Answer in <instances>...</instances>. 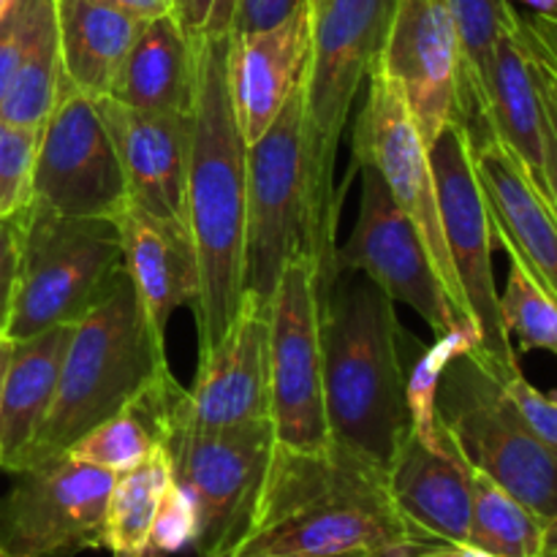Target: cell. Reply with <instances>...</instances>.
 <instances>
[{
	"label": "cell",
	"instance_id": "12",
	"mask_svg": "<svg viewBox=\"0 0 557 557\" xmlns=\"http://www.w3.org/2000/svg\"><path fill=\"white\" fill-rule=\"evenodd\" d=\"M359 163H368L381 174L395 205L417 226L449 299L460 310L462 319L471 321L455 267H451L449 248H446L444 226H441L438 190H435L430 150L413 123L400 87L381 65L370 74L368 101L359 109L357 128H354L351 166H359Z\"/></svg>",
	"mask_w": 557,
	"mask_h": 557
},
{
	"label": "cell",
	"instance_id": "23",
	"mask_svg": "<svg viewBox=\"0 0 557 557\" xmlns=\"http://www.w3.org/2000/svg\"><path fill=\"white\" fill-rule=\"evenodd\" d=\"M490 128L544 190V107L531 54L520 38L517 9L509 0L506 22L495 41L490 74Z\"/></svg>",
	"mask_w": 557,
	"mask_h": 557
},
{
	"label": "cell",
	"instance_id": "43",
	"mask_svg": "<svg viewBox=\"0 0 557 557\" xmlns=\"http://www.w3.org/2000/svg\"><path fill=\"white\" fill-rule=\"evenodd\" d=\"M419 557H493V555L482 553V549L471 547V544H466V547H446V544H441V547L422 549Z\"/></svg>",
	"mask_w": 557,
	"mask_h": 557
},
{
	"label": "cell",
	"instance_id": "9",
	"mask_svg": "<svg viewBox=\"0 0 557 557\" xmlns=\"http://www.w3.org/2000/svg\"><path fill=\"white\" fill-rule=\"evenodd\" d=\"M430 163L438 190L441 226L451 267L471 321L482 335V357L500 381L520 370L517 348L500 319V294L493 272V221L482 183L473 169L471 139L462 123L449 125L430 145Z\"/></svg>",
	"mask_w": 557,
	"mask_h": 557
},
{
	"label": "cell",
	"instance_id": "30",
	"mask_svg": "<svg viewBox=\"0 0 557 557\" xmlns=\"http://www.w3.org/2000/svg\"><path fill=\"white\" fill-rule=\"evenodd\" d=\"M468 351H482V335L473 324H460L455 330L435 335L433 346L422 351V357L413 362L411 373L406 375V403L408 417H411V433L419 435L428 444H441L438 428V384L444 370L457 357Z\"/></svg>",
	"mask_w": 557,
	"mask_h": 557
},
{
	"label": "cell",
	"instance_id": "15",
	"mask_svg": "<svg viewBox=\"0 0 557 557\" xmlns=\"http://www.w3.org/2000/svg\"><path fill=\"white\" fill-rule=\"evenodd\" d=\"M30 205L69 218H117L125 177L98 103L74 87L38 131Z\"/></svg>",
	"mask_w": 557,
	"mask_h": 557
},
{
	"label": "cell",
	"instance_id": "17",
	"mask_svg": "<svg viewBox=\"0 0 557 557\" xmlns=\"http://www.w3.org/2000/svg\"><path fill=\"white\" fill-rule=\"evenodd\" d=\"M381 69L400 87L428 150L466 120L462 49L449 0H397Z\"/></svg>",
	"mask_w": 557,
	"mask_h": 557
},
{
	"label": "cell",
	"instance_id": "50",
	"mask_svg": "<svg viewBox=\"0 0 557 557\" xmlns=\"http://www.w3.org/2000/svg\"><path fill=\"white\" fill-rule=\"evenodd\" d=\"M542 557H557V549H553V553H544Z\"/></svg>",
	"mask_w": 557,
	"mask_h": 557
},
{
	"label": "cell",
	"instance_id": "39",
	"mask_svg": "<svg viewBox=\"0 0 557 557\" xmlns=\"http://www.w3.org/2000/svg\"><path fill=\"white\" fill-rule=\"evenodd\" d=\"M517 27H520L528 52L557 74V14H539V11L522 14V11H517Z\"/></svg>",
	"mask_w": 557,
	"mask_h": 557
},
{
	"label": "cell",
	"instance_id": "10",
	"mask_svg": "<svg viewBox=\"0 0 557 557\" xmlns=\"http://www.w3.org/2000/svg\"><path fill=\"white\" fill-rule=\"evenodd\" d=\"M267 313V384L275 438L288 449H321L330 444V428L324 408L319 272L308 253L288 261Z\"/></svg>",
	"mask_w": 557,
	"mask_h": 557
},
{
	"label": "cell",
	"instance_id": "49",
	"mask_svg": "<svg viewBox=\"0 0 557 557\" xmlns=\"http://www.w3.org/2000/svg\"><path fill=\"white\" fill-rule=\"evenodd\" d=\"M5 337V324H0V341H3Z\"/></svg>",
	"mask_w": 557,
	"mask_h": 557
},
{
	"label": "cell",
	"instance_id": "14",
	"mask_svg": "<svg viewBox=\"0 0 557 557\" xmlns=\"http://www.w3.org/2000/svg\"><path fill=\"white\" fill-rule=\"evenodd\" d=\"M270 419L207 433L169 430L161 438L172 476L199 511L196 555L221 557L237 536L275 449Z\"/></svg>",
	"mask_w": 557,
	"mask_h": 557
},
{
	"label": "cell",
	"instance_id": "5",
	"mask_svg": "<svg viewBox=\"0 0 557 557\" xmlns=\"http://www.w3.org/2000/svg\"><path fill=\"white\" fill-rule=\"evenodd\" d=\"M166 370V335L150 324L123 267L71 330L47 417L9 473L65 455L79 435L139 400Z\"/></svg>",
	"mask_w": 557,
	"mask_h": 557
},
{
	"label": "cell",
	"instance_id": "19",
	"mask_svg": "<svg viewBox=\"0 0 557 557\" xmlns=\"http://www.w3.org/2000/svg\"><path fill=\"white\" fill-rule=\"evenodd\" d=\"M468 139L495 243L557 299V218L547 194L493 128L468 131Z\"/></svg>",
	"mask_w": 557,
	"mask_h": 557
},
{
	"label": "cell",
	"instance_id": "27",
	"mask_svg": "<svg viewBox=\"0 0 557 557\" xmlns=\"http://www.w3.org/2000/svg\"><path fill=\"white\" fill-rule=\"evenodd\" d=\"M172 484V460L163 444L145 462L114 476L103 517V547L112 557H147L163 493Z\"/></svg>",
	"mask_w": 557,
	"mask_h": 557
},
{
	"label": "cell",
	"instance_id": "42",
	"mask_svg": "<svg viewBox=\"0 0 557 557\" xmlns=\"http://www.w3.org/2000/svg\"><path fill=\"white\" fill-rule=\"evenodd\" d=\"M528 54H531V52H528ZM531 63H533V74H536V82H539V90L544 92V98H547L549 107H553V112L557 114V74H555V71H549L547 65L542 63V60L533 58V54H531Z\"/></svg>",
	"mask_w": 557,
	"mask_h": 557
},
{
	"label": "cell",
	"instance_id": "26",
	"mask_svg": "<svg viewBox=\"0 0 557 557\" xmlns=\"http://www.w3.org/2000/svg\"><path fill=\"white\" fill-rule=\"evenodd\" d=\"M74 324L11 341L9 368L0 389V468L11 471L30 446L58 389L60 368Z\"/></svg>",
	"mask_w": 557,
	"mask_h": 557
},
{
	"label": "cell",
	"instance_id": "37",
	"mask_svg": "<svg viewBox=\"0 0 557 557\" xmlns=\"http://www.w3.org/2000/svg\"><path fill=\"white\" fill-rule=\"evenodd\" d=\"M305 9H310V0H237L232 16V36L272 30Z\"/></svg>",
	"mask_w": 557,
	"mask_h": 557
},
{
	"label": "cell",
	"instance_id": "3",
	"mask_svg": "<svg viewBox=\"0 0 557 557\" xmlns=\"http://www.w3.org/2000/svg\"><path fill=\"white\" fill-rule=\"evenodd\" d=\"M397 0H310V58L302 85V166L308 185L310 259L319 299L335 283L343 196L335 163L354 101L381 65Z\"/></svg>",
	"mask_w": 557,
	"mask_h": 557
},
{
	"label": "cell",
	"instance_id": "7",
	"mask_svg": "<svg viewBox=\"0 0 557 557\" xmlns=\"http://www.w3.org/2000/svg\"><path fill=\"white\" fill-rule=\"evenodd\" d=\"M123 270V243L112 218H69L30 205L5 337L27 341L76 324Z\"/></svg>",
	"mask_w": 557,
	"mask_h": 557
},
{
	"label": "cell",
	"instance_id": "22",
	"mask_svg": "<svg viewBox=\"0 0 557 557\" xmlns=\"http://www.w3.org/2000/svg\"><path fill=\"white\" fill-rule=\"evenodd\" d=\"M123 243V267L134 283L147 319L161 335L172 315L196 308L199 267L190 234L174 228L125 201L114 218Z\"/></svg>",
	"mask_w": 557,
	"mask_h": 557
},
{
	"label": "cell",
	"instance_id": "6",
	"mask_svg": "<svg viewBox=\"0 0 557 557\" xmlns=\"http://www.w3.org/2000/svg\"><path fill=\"white\" fill-rule=\"evenodd\" d=\"M438 424L466 462L487 473L547 525L557 515V451L525 424L482 351H468L444 370Z\"/></svg>",
	"mask_w": 557,
	"mask_h": 557
},
{
	"label": "cell",
	"instance_id": "45",
	"mask_svg": "<svg viewBox=\"0 0 557 557\" xmlns=\"http://www.w3.org/2000/svg\"><path fill=\"white\" fill-rule=\"evenodd\" d=\"M557 549V515L547 522V531H544V553H553Z\"/></svg>",
	"mask_w": 557,
	"mask_h": 557
},
{
	"label": "cell",
	"instance_id": "24",
	"mask_svg": "<svg viewBox=\"0 0 557 557\" xmlns=\"http://www.w3.org/2000/svg\"><path fill=\"white\" fill-rule=\"evenodd\" d=\"M145 20L96 0H58L60 60L69 85L101 101L134 47Z\"/></svg>",
	"mask_w": 557,
	"mask_h": 557
},
{
	"label": "cell",
	"instance_id": "16",
	"mask_svg": "<svg viewBox=\"0 0 557 557\" xmlns=\"http://www.w3.org/2000/svg\"><path fill=\"white\" fill-rule=\"evenodd\" d=\"M267 341L270 313L259 299L243 294L226 335L210 351L199 354V368L190 389L183 386L169 406L161 438L169 430L207 433L270 419Z\"/></svg>",
	"mask_w": 557,
	"mask_h": 557
},
{
	"label": "cell",
	"instance_id": "36",
	"mask_svg": "<svg viewBox=\"0 0 557 557\" xmlns=\"http://www.w3.org/2000/svg\"><path fill=\"white\" fill-rule=\"evenodd\" d=\"M237 0H169V14L190 41L207 36H232V16Z\"/></svg>",
	"mask_w": 557,
	"mask_h": 557
},
{
	"label": "cell",
	"instance_id": "20",
	"mask_svg": "<svg viewBox=\"0 0 557 557\" xmlns=\"http://www.w3.org/2000/svg\"><path fill=\"white\" fill-rule=\"evenodd\" d=\"M441 428V424H438ZM403 520L430 547H466L471 533V466L441 428V444L408 433L386 466Z\"/></svg>",
	"mask_w": 557,
	"mask_h": 557
},
{
	"label": "cell",
	"instance_id": "46",
	"mask_svg": "<svg viewBox=\"0 0 557 557\" xmlns=\"http://www.w3.org/2000/svg\"><path fill=\"white\" fill-rule=\"evenodd\" d=\"M9 357H11V341L9 337H3V341H0V389H3V375H5V368H9Z\"/></svg>",
	"mask_w": 557,
	"mask_h": 557
},
{
	"label": "cell",
	"instance_id": "33",
	"mask_svg": "<svg viewBox=\"0 0 557 557\" xmlns=\"http://www.w3.org/2000/svg\"><path fill=\"white\" fill-rule=\"evenodd\" d=\"M196 539H199V511H196L190 495L172 476V484L166 487L161 506H158L147 557H161L180 553L185 547H196Z\"/></svg>",
	"mask_w": 557,
	"mask_h": 557
},
{
	"label": "cell",
	"instance_id": "38",
	"mask_svg": "<svg viewBox=\"0 0 557 557\" xmlns=\"http://www.w3.org/2000/svg\"><path fill=\"white\" fill-rule=\"evenodd\" d=\"M22 228H25V210L16 215L0 218V324H5L16 286L22 253Z\"/></svg>",
	"mask_w": 557,
	"mask_h": 557
},
{
	"label": "cell",
	"instance_id": "8",
	"mask_svg": "<svg viewBox=\"0 0 557 557\" xmlns=\"http://www.w3.org/2000/svg\"><path fill=\"white\" fill-rule=\"evenodd\" d=\"M308 250L310 215L302 166V92L297 90L267 134L248 145L243 294H250L270 308L286 264Z\"/></svg>",
	"mask_w": 557,
	"mask_h": 557
},
{
	"label": "cell",
	"instance_id": "35",
	"mask_svg": "<svg viewBox=\"0 0 557 557\" xmlns=\"http://www.w3.org/2000/svg\"><path fill=\"white\" fill-rule=\"evenodd\" d=\"M500 384H504V392L515 403L528 428L557 451V392H539L522 375V370H517L515 375L504 379Z\"/></svg>",
	"mask_w": 557,
	"mask_h": 557
},
{
	"label": "cell",
	"instance_id": "48",
	"mask_svg": "<svg viewBox=\"0 0 557 557\" xmlns=\"http://www.w3.org/2000/svg\"><path fill=\"white\" fill-rule=\"evenodd\" d=\"M9 3H11V0H0V16H3V11L9 9Z\"/></svg>",
	"mask_w": 557,
	"mask_h": 557
},
{
	"label": "cell",
	"instance_id": "4",
	"mask_svg": "<svg viewBox=\"0 0 557 557\" xmlns=\"http://www.w3.org/2000/svg\"><path fill=\"white\" fill-rule=\"evenodd\" d=\"M395 302L362 272L341 275L321 299V357L330 441L389 466L411 433Z\"/></svg>",
	"mask_w": 557,
	"mask_h": 557
},
{
	"label": "cell",
	"instance_id": "2",
	"mask_svg": "<svg viewBox=\"0 0 557 557\" xmlns=\"http://www.w3.org/2000/svg\"><path fill=\"white\" fill-rule=\"evenodd\" d=\"M196 44V92L190 103L188 228L199 267L196 332L210 351L237 315L245 272L248 141L239 131L228 87L232 36Z\"/></svg>",
	"mask_w": 557,
	"mask_h": 557
},
{
	"label": "cell",
	"instance_id": "18",
	"mask_svg": "<svg viewBox=\"0 0 557 557\" xmlns=\"http://www.w3.org/2000/svg\"><path fill=\"white\" fill-rule=\"evenodd\" d=\"M98 112L117 147L125 201L174 228H188L190 112H145L101 98Z\"/></svg>",
	"mask_w": 557,
	"mask_h": 557
},
{
	"label": "cell",
	"instance_id": "21",
	"mask_svg": "<svg viewBox=\"0 0 557 557\" xmlns=\"http://www.w3.org/2000/svg\"><path fill=\"white\" fill-rule=\"evenodd\" d=\"M310 58V9L272 30L232 36L228 87L245 141L267 134L302 85Z\"/></svg>",
	"mask_w": 557,
	"mask_h": 557
},
{
	"label": "cell",
	"instance_id": "47",
	"mask_svg": "<svg viewBox=\"0 0 557 557\" xmlns=\"http://www.w3.org/2000/svg\"><path fill=\"white\" fill-rule=\"evenodd\" d=\"M419 553H422L419 547H397L392 549V553H386L384 557H419Z\"/></svg>",
	"mask_w": 557,
	"mask_h": 557
},
{
	"label": "cell",
	"instance_id": "29",
	"mask_svg": "<svg viewBox=\"0 0 557 557\" xmlns=\"http://www.w3.org/2000/svg\"><path fill=\"white\" fill-rule=\"evenodd\" d=\"M471 547L493 557L544 555L547 525L525 504L476 468H471Z\"/></svg>",
	"mask_w": 557,
	"mask_h": 557
},
{
	"label": "cell",
	"instance_id": "25",
	"mask_svg": "<svg viewBox=\"0 0 557 557\" xmlns=\"http://www.w3.org/2000/svg\"><path fill=\"white\" fill-rule=\"evenodd\" d=\"M196 92V44L172 14L145 20L109 98L145 112H190Z\"/></svg>",
	"mask_w": 557,
	"mask_h": 557
},
{
	"label": "cell",
	"instance_id": "28",
	"mask_svg": "<svg viewBox=\"0 0 557 557\" xmlns=\"http://www.w3.org/2000/svg\"><path fill=\"white\" fill-rule=\"evenodd\" d=\"M63 60H60V36H58V0L41 11L33 30L30 44L25 49L20 69L0 101V120L22 128L41 131L47 117L52 114L54 103L69 90Z\"/></svg>",
	"mask_w": 557,
	"mask_h": 557
},
{
	"label": "cell",
	"instance_id": "34",
	"mask_svg": "<svg viewBox=\"0 0 557 557\" xmlns=\"http://www.w3.org/2000/svg\"><path fill=\"white\" fill-rule=\"evenodd\" d=\"M49 3L52 0H11L9 9L0 16V101L25 58L38 16Z\"/></svg>",
	"mask_w": 557,
	"mask_h": 557
},
{
	"label": "cell",
	"instance_id": "1",
	"mask_svg": "<svg viewBox=\"0 0 557 557\" xmlns=\"http://www.w3.org/2000/svg\"><path fill=\"white\" fill-rule=\"evenodd\" d=\"M430 544L397 511L386 468L330 441L288 449L275 441L237 536L221 557H384Z\"/></svg>",
	"mask_w": 557,
	"mask_h": 557
},
{
	"label": "cell",
	"instance_id": "31",
	"mask_svg": "<svg viewBox=\"0 0 557 557\" xmlns=\"http://www.w3.org/2000/svg\"><path fill=\"white\" fill-rule=\"evenodd\" d=\"M500 319L520 351H547L557 357V299L509 256V277L500 294Z\"/></svg>",
	"mask_w": 557,
	"mask_h": 557
},
{
	"label": "cell",
	"instance_id": "40",
	"mask_svg": "<svg viewBox=\"0 0 557 557\" xmlns=\"http://www.w3.org/2000/svg\"><path fill=\"white\" fill-rule=\"evenodd\" d=\"M539 96H542L544 107V194H547L557 218V114L542 90H539Z\"/></svg>",
	"mask_w": 557,
	"mask_h": 557
},
{
	"label": "cell",
	"instance_id": "41",
	"mask_svg": "<svg viewBox=\"0 0 557 557\" xmlns=\"http://www.w3.org/2000/svg\"><path fill=\"white\" fill-rule=\"evenodd\" d=\"M96 3L117 5V9L131 11V14L141 16V20H152V16L169 14V0H96Z\"/></svg>",
	"mask_w": 557,
	"mask_h": 557
},
{
	"label": "cell",
	"instance_id": "44",
	"mask_svg": "<svg viewBox=\"0 0 557 557\" xmlns=\"http://www.w3.org/2000/svg\"><path fill=\"white\" fill-rule=\"evenodd\" d=\"M517 3L528 5V9L539 11V14H557V0H517Z\"/></svg>",
	"mask_w": 557,
	"mask_h": 557
},
{
	"label": "cell",
	"instance_id": "11",
	"mask_svg": "<svg viewBox=\"0 0 557 557\" xmlns=\"http://www.w3.org/2000/svg\"><path fill=\"white\" fill-rule=\"evenodd\" d=\"M0 498V549L11 557H76L103 547L114 473L69 455L11 473Z\"/></svg>",
	"mask_w": 557,
	"mask_h": 557
},
{
	"label": "cell",
	"instance_id": "52",
	"mask_svg": "<svg viewBox=\"0 0 557 557\" xmlns=\"http://www.w3.org/2000/svg\"><path fill=\"white\" fill-rule=\"evenodd\" d=\"M0 557H11L9 553H3V549H0Z\"/></svg>",
	"mask_w": 557,
	"mask_h": 557
},
{
	"label": "cell",
	"instance_id": "32",
	"mask_svg": "<svg viewBox=\"0 0 557 557\" xmlns=\"http://www.w3.org/2000/svg\"><path fill=\"white\" fill-rule=\"evenodd\" d=\"M36 147L38 131L0 120V218L30 207Z\"/></svg>",
	"mask_w": 557,
	"mask_h": 557
},
{
	"label": "cell",
	"instance_id": "13",
	"mask_svg": "<svg viewBox=\"0 0 557 557\" xmlns=\"http://www.w3.org/2000/svg\"><path fill=\"white\" fill-rule=\"evenodd\" d=\"M351 172L362 177V194L357 223L335 250V277L362 272L392 302L408 305L435 335L473 324L449 299L417 226L395 205L381 174L368 163L351 166Z\"/></svg>",
	"mask_w": 557,
	"mask_h": 557
},
{
	"label": "cell",
	"instance_id": "51",
	"mask_svg": "<svg viewBox=\"0 0 557 557\" xmlns=\"http://www.w3.org/2000/svg\"><path fill=\"white\" fill-rule=\"evenodd\" d=\"M337 557H368V555H337Z\"/></svg>",
	"mask_w": 557,
	"mask_h": 557
}]
</instances>
